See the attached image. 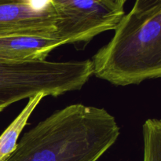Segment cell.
Returning a JSON list of instances; mask_svg holds the SVG:
<instances>
[{"mask_svg": "<svg viewBox=\"0 0 161 161\" xmlns=\"http://www.w3.org/2000/svg\"><path fill=\"white\" fill-rule=\"evenodd\" d=\"M119 135L116 118L106 109L73 104L24 134L4 161H98Z\"/></svg>", "mask_w": 161, "mask_h": 161, "instance_id": "6da1fadb", "label": "cell"}, {"mask_svg": "<svg viewBox=\"0 0 161 161\" xmlns=\"http://www.w3.org/2000/svg\"><path fill=\"white\" fill-rule=\"evenodd\" d=\"M111 40L93 56V75L115 86L138 85L161 76V7L130 10Z\"/></svg>", "mask_w": 161, "mask_h": 161, "instance_id": "7a4b0ae2", "label": "cell"}, {"mask_svg": "<svg viewBox=\"0 0 161 161\" xmlns=\"http://www.w3.org/2000/svg\"><path fill=\"white\" fill-rule=\"evenodd\" d=\"M92 76L89 60L0 62V113L39 94L58 97L80 91Z\"/></svg>", "mask_w": 161, "mask_h": 161, "instance_id": "3957f363", "label": "cell"}, {"mask_svg": "<svg viewBox=\"0 0 161 161\" xmlns=\"http://www.w3.org/2000/svg\"><path fill=\"white\" fill-rule=\"evenodd\" d=\"M58 14L55 39L66 44H87L114 30L125 14L104 0H51Z\"/></svg>", "mask_w": 161, "mask_h": 161, "instance_id": "277c9868", "label": "cell"}, {"mask_svg": "<svg viewBox=\"0 0 161 161\" xmlns=\"http://www.w3.org/2000/svg\"><path fill=\"white\" fill-rule=\"evenodd\" d=\"M57 23L51 0H0V38H55Z\"/></svg>", "mask_w": 161, "mask_h": 161, "instance_id": "5b68a950", "label": "cell"}, {"mask_svg": "<svg viewBox=\"0 0 161 161\" xmlns=\"http://www.w3.org/2000/svg\"><path fill=\"white\" fill-rule=\"evenodd\" d=\"M62 42L55 38L9 36L0 38V62L24 63L45 61Z\"/></svg>", "mask_w": 161, "mask_h": 161, "instance_id": "8992f818", "label": "cell"}, {"mask_svg": "<svg viewBox=\"0 0 161 161\" xmlns=\"http://www.w3.org/2000/svg\"><path fill=\"white\" fill-rule=\"evenodd\" d=\"M45 97L42 94H39L28 99V102L18 116L0 135V161L8 158L17 147L18 139L34 110L41 101Z\"/></svg>", "mask_w": 161, "mask_h": 161, "instance_id": "52a82bcc", "label": "cell"}, {"mask_svg": "<svg viewBox=\"0 0 161 161\" xmlns=\"http://www.w3.org/2000/svg\"><path fill=\"white\" fill-rule=\"evenodd\" d=\"M143 161H161V121L148 119L142 126Z\"/></svg>", "mask_w": 161, "mask_h": 161, "instance_id": "ba28073f", "label": "cell"}, {"mask_svg": "<svg viewBox=\"0 0 161 161\" xmlns=\"http://www.w3.org/2000/svg\"><path fill=\"white\" fill-rule=\"evenodd\" d=\"M158 7H161V0H135L132 10L144 12Z\"/></svg>", "mask_w": 161, "mask_h": 161, "instance_id": "9c48e42d", "label": "cell"}, {"mask_svg": "<svg viewBox=\"0 0 161 161\" xmlns=\"http://www.w3.org/2000/svg\"><path fill=\"white\" fill-rule=\"evenodd\" d=\"M104 1L106 2V3H108V4H109L110 6L116 8V9L124 10V7L127 0H104Z\"/></svg>", "mask_w": 161, "mask_h": 161, "instance_id": "30bf717a", "label": "cell"}]
</instances>
